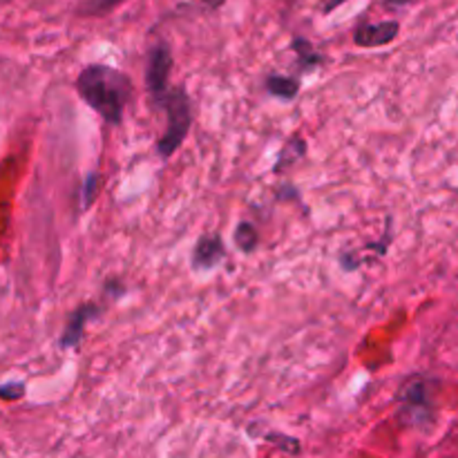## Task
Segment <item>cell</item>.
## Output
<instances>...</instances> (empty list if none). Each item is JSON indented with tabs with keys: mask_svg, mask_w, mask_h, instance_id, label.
<instances>
[{
	"mask_svg": "<svg viewBox=\"0 0 458 458\" xmlns=\"http://www.w3.org/2000/svg\"><path fill=\"white\" fill-rule=\"evenodd\" d=\"M76 92L105 121L121 123L133 99V80L110 65H88L76 79Z\"/></svg>",
	"mask_w": 458,
	"mask_h": 458,
	"instance_id": "cell-1",
	"label": "cell"
},
{
	"mask_svg": "<svg viewBox=\"0 0 458 458\" xmlns=\"http://www.w3.org/2000/svg\"><path fill=\"white\" fill-rule=\"evenodd\" d=\"M121 3L123 0H88L86 14H90V16L105 14V11H112L114 7L121 5Z\"/></svg>",
	"mask_w": 458,
	"mask_h": 458,
	"instance_id": "cell-11",
	"label": "cell"
},
{
	"mask_svg": "<svg viewBox=\"0 0 458 458\" xmlns=\"http://www.w3.org/2000/svg\"><path fill=\"white\" fill-rule=\"evenodd\" d=\"M96 186H99V177H96V172H92V175H88L86 184H83V208L92 206L96 197Z\"/></svg>",
	"mask_w": 458,
	"mask_h": 458,
	"instance_id": "cell-12",
	"label": "cell"
},
{
	"mask_svg": "<svg viewBox=\"0 0 458 458\" xmlns=\"http://www.w3.org/2000/svg\"><path fill=\"white\" fill-rule=\"evenodd\" d=\"M294 50L298 52L302 67H311V65H317V63H320V57H317V54H313L311 45H309L304 38H295Z\"/></svg>",
	"mask_w": 458,
	"mask_h": 458,
	"instance_id": "cell-10",
	"label": "cell"
},
{
	"mask_svg": "<svg viewBox=\"0 0 458 458\" xmlns=\"http://www.w3.org/2000/svg\"><path fill=\"white\" fill-rule=\"evenodd\" d=\"M257 241H260V237H257V231H256V226H253V224L241 222L240 226H237L235 244H237V248H240V251H244V253L256 251Z\"/></svg>",
	"mask_w": 458,
	"mask_h": 458,
	"instance_id": "cell-9",
	"label": "cell"
},
{
	"mask_svg": "<svg viewBox=\"0 0 458 458\" xmlns=\"http://www.w3.org/2000/svg\"><path fill=\"white\" fill-rule=\"evenodd\" d=\"M25 396V385L23 383H10L0 385V398L3 401H19Z\"/></svg>",
	"mask_w": 458,
	"mask_h": 458,
	"instance_id": "cell-13",
	"label": "cell"
},
{
	"mask_svg": "<svg viewBox=\"0 0 458 458\" xmlns=\"http://www.w3.org/2000/svg\"><path fill=\"white\" fill-rule=\"evenodd\" d=\"M398 23L396 20H385L378 25H360L354 32V41L360 48H380V45L392 43L398 36Z\"/></svg>",
	"mask_w": 458,
	"mask_h": 458,
	"instance_id": "cell-4",
	"label": "cell"
},
{
	"mask_svg": "<svg viewBox=\"0 0 458 458\" xmlns=\"http://www.w3.org/2000/svg\"><path fill=\"white\" fill-rule=\"evenodd\" d=\"M156 103L165 110V117H168V128L156 141V150L164 159H168V156L175 155L177 148L188 137L190 126H193V103H190L188 95L181 88L168 90L164 96L156 99Z\"/></svg>",
	"mask_w": 458,
	"mask_h": 458,
	"instance_id": "cell-2",
	"label": "cell"
},
{
	"mask_svg": "<svg viewBox=\"0 0 458 458\" xmlns=\"http://www.w3.org/2000/svg\"><path fill=\"white\" fill-rule=\"evenodd\" d=\"M99 316V309L95 304H83L79 307L76 311L70 313L67 317V324L65 331H63L61 336V347L63 349H72V347H79V342L83 340V331H86V324L90 317Z\"/></svg>",
	"mask_w": 458,
	"mask_h": 458,
	"instance_id": "cell-5",
	"label": "cell"
},
{
	"mask_svg": "<svg viewBox=\"0 0 458 458\" xmlns=\"http://www.w3.org/2000/svg\"><path fill=\"white\" fill-rule=\"evenodd\" d=\"M304 152H307V143H304V139L294 137V139H291V141L286 143V146H284V150L279 152V159H278V164H275L273 171L279 172V171H282V168H288V165H294L295 161L302 159Z\"/></svg>",
	"mask_w": 458,
	"mask_h": 458,
	"instance_id": "cell-8",
	"label": "cell"
},
{
	"mask_svg": "<svg viewBox=\"0 0 458 458\" xmlns=\"http://www.w3.org/2000/svg\"><path fill=\"white\" fill-rule=\"evenodd\" d=\"M336 3H342V0H331V5H329V7H326V10H331V7L336 5Z\"/></svg>",
	"mask_w": 458,
	"mask_h": 458,
	"instance_id": "cell-14",
	"label": "cell"
},
{
	"mask_svg": "<svg viewBox=\"0 0 458 458\" xmlns=\"http://www.w3.org/2000/svg\"><path fill=\"white\" fill-rule=\"evenodd\" d=\"M266 90L273 96H279V99H295L300 92V80L291 79V76L271 74L266 79Z\"/></svg>",
	"mask_w": 458,
	"mask_h": 458,
	"instance_id": "cell-7",
	"label": "cell"
},
{
	"mask_svg": "<svg viewBox=\"0 0 458 458\" xmlns=\"http://www.w3.org/2000/svg\"><path fill=\"white\" fill-rule=\"evenodd\" d=\"M172 70V54L168 45L159 43L150 50L148 57V70H146V86L150 90L152 99H159L168 92V76Z\"/></svg>",
	"mask_w": 458,
	"mask_h": 458,
	"instance_id": "cell-3",
	"label": "cell"
},
{
	"mask_svg": "<svg viewBox=\"0 0 458 458\" xmlns=\"http://www.w3.org/2000/svg\"><path fill=\"white\" fill-rule=\"evenodd\" d=\"M224 257V244L219 235H203L199 237L193 253V264L197 269H210Z\"/></svg>",
	"mask_w": 458,
	"mask_h": 458,
	"instance_id": "cell-6",
	"label": "cell"
}]
</instances>
